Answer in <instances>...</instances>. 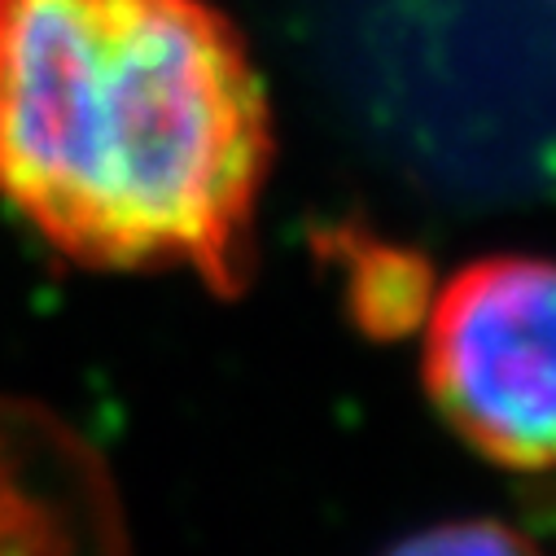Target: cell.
Returning <instances> with one entry per match:
<instances>
[{"instance_id":"3","label":"cell","mask_w":556,"mask_h":556,"mask_svg":"<svg viewBox=\"0 0 556 556\" xmlns=\"http://www.w3.org/2000/svg\"><path fill=\"white\" fill-rule=\"evenodd\" d=\"M0 556H131L101 452L53 407L0 390Z\"/></svg>"},{"instance_id":"1","label":"cell","mask_w":556,"mask_h":556,"mask_svg":"<svg viewBox=\"0 0 556 556\" xmlns=\"http://www.w3.org/2000/svg\"><path fill=\"white\" fill-rule=\"evenodd\" d=\"M271 114L211 0H0V202L92 271L237 299Z\"/></svg>"},{"instance_id":"4","label":"cell","mask_w":556,"mask_h":556,"mask_svg":"<svg viewBox=\"0 0 556 556\" xmlns=\"http://www.w3.org/2000/svg\"><path fill=\"white\" fill-rule=\"evenodd\" d=\"M377 556H547L526 530L495 517H456L434 521L394 539Z\"/></svg>"},{"instance_id":"2","label":"cell","mask_w":556,"mask_h":556,"mask_svg":"<svg viewBox=\"0 0 556 556\" xmlns=\"http://www.w3.org/2000/svg\"><path fill=\"white\" fill-rule=\"evenodd\" d=\"M421 386L439 421L486 465L556 469V258L465 263L426 316Z\"/></svg>"}]
</instances>
